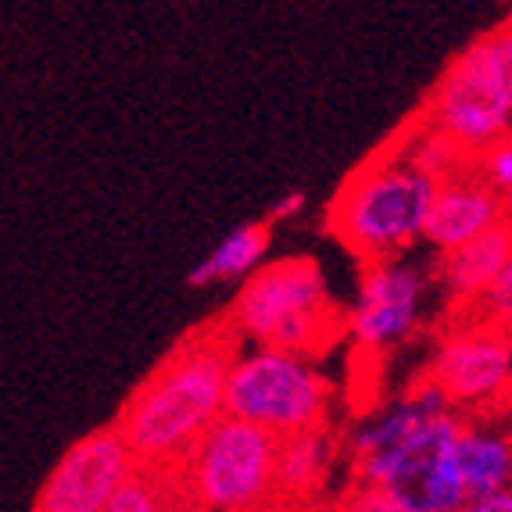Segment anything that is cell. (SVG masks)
Returning <instances> with one entry per match:
<instances>
[{"instance_id": "cell-6", "label": "cell", "mask_w": 512, "mask_h": 512, "mask_svg": "<svg viewBox=\"0 0 512 512\" xmlns=\"http://www.w3.org/2000/svg\"><path fill=\"white\" fill-rule=\"evenodd\" d=\"M280 441L265 430L222 416L176 466L194 512H248L276 495Z\"/></svg>"}, {"instance_id": "cell-10", "label": "cell", "mask_w": 512, "mask_h": 512, "mask_svg": "<svg viewBox=\"0 0 512 512\" xmlns=\"http://www.w3.org/2000/svg\"><path fill=\"white\" fill-rule=\"evenodd\" d=\"M430 273L402 258L362 265V283L355 308L348 312V333L355 351L384 359V351L402 344L419 323Z\"/></svg>"}, {"instance_id": "cell-16", "label": "cell", "mask_w": 512, "mask_h": 512, "mask_svg": "<svg viewBox=\"0 0 512 512\" xmlns=\"http://www.w3.org/2000/svg\"><path fill=\"white\" fill-rule=\"evenodd\" d=\"M104 512H194L176 466H137Z\"/></svg>"}, {"instance_id": "cell-17", "label": "cell", "mask_w": 512, "mask_h": 512, "mask_svg": "<svg viewBox=\"0 0 512 512\" xmlns=\"http://www.w3.org/2000/svg\"><path fill=\"white\" fill-rule=\"evenodd\" d=\"M473 169L480 172V180L495 190L505 205H512V133L487 147L480 158H473Z\"/></svg>"}, {"instance_id": "cell-21", "label": "cell", "mask_w": 512, "mask_h": 512, "mask_svg": "<svg viewBox=\"0 0 512 512\" xmlns=\"http://www.w3.org/2000/svg\"><path fill=\"white\" fill-rule=\"evenodd\" d=\"M459 512H512V487H509V491H498V495L480 498V502L462 505Z\"/></svg>"}, {"instance_id": "cell-9", "label": "cell", "mask_w": 512, "mask_h": 512, "mask_svg": "<svg viewBox=\"0 0 512 512\" xmlns=\"http://www.w3.org/2000/svg\"><path fill=\"white\" fill-rule=\"evenodd\" d=\"M133 470L137 459L129 455L119 430L111 423L97 427L79 437L47 473L33 512H104Z\"/></svg>"}, {"instance_id": "cell-19", "label": "cell", "mask_w": 512, "mask_h": 512, "mask_svg": "<svg viewBox=\"0 0 512 512\" xmlns=\"http://www.w3.org/2000/svg\"><path fill=\"white\" fill-rule=\"evenodd\" d=\"M480 308H484L491 319H498V323H505L512 330V262L505 265V273L495 280V287L484 294Z\"/></svg>"}, {"instance_id": "cell-7", "label": "cell", "mask_w": 512, "mask_h": 512, "mask_svg": "<svg viewBox=\"0 0 512 512\" xmlns=\"http://www.w3.org/2000/svg\"><path fill=\"white\" fill-rule=\"evenodd\" d=\"M412 380L434 387L452 409H491L512 380V330L480 305L448 312L430 362Z\"/></svg>"}, {"instance_id": "cell-24", "label": "cell", "mask_w": 512, "mask_h": 512, "mask_svg": "<svg viewBox=\"0 0 512 512\" xmlns=\"http://www.w3.org/2000/svg\"><path fill=\"white\" fill-rule=\"evenodd\" d=\"M305 512H333L330 505H312V509H305Z\"/></svg>"}, {"instance_id": "cell-20", "label": "cell", "mask_w": 512, "mask_h": 512, "mask_svg": "<svg viewBox=\"0 0 512 512\" xmlns=\"http://www.w3.org/2000/svg\"><path fill=\"white\" fill-rule=\"evenodd\" d=\"M301 212H305V194H301V190H291V194H283L280 201L269 208V215H265V226H276V222L298 219Z\"/></svg>"}, {"instance_id": "cell-2", "label": "cell", "mask_w": 512, "mask_h": 512, "mask_svg": "<svg viewBox=\"0 0 512 512\" xmlns=\"http://www.w3.org/2000/svg\"><path fill=\"white\" fill-rule=\"evenodd\" d=\"M437 183L434 172L412 158L409 140L398 129L337 187L326 205V233L362 265L391 262L423 240Z\"/></svg>"}, {"instance_id": "cell-12", "label": "cell", "mask_w": 512, "mask_h": 512, "mask_svg": "<svg viewBox=\"0 0 512 512\" xmlns=\"http://www.w3.org/2000/svg\"><path fill=\"white\" fill-rule=\"evenodd\" d=\"M509 262H512V212H505L491 230L473 237L470 244H462V248L448 251V255H437L434 273L448 287V294H452V312H466V308L480 305Z\"/></svg>"}, {"instance_id": "cell-8", "label": "cell", "mask_w": 512, "mask_h": 512, "mask_svg": "<svg viewBox=\"0 0 512 512\" xmlns=\"http://www.w3.org/2000/svg\"><path fill=\"white\" fill-rule=\"evenodd\" d=\"M462 434L459 412H437L423 419L416 434L380 466L373 477L405 512H459L466 491L455 473V444Z\"/></svg>"}, {"instance_id": "cell-5", "label": "cell", "mask_w": 512, "mask_h": 512, "mask_svg": "<svg viewBox=\"0 0 512 512\" xmlns=\"http://www.w3.org/2000/svg\"><path fill=\"white\" fill-rule=\"evenodd\" d=\"M333 387L312 362L258 348L240 355L226 380V416L273 434L276 441L330 427Z\"/></svg>"}, {"instance_id": "cell-11", "label": "cell", "mask_w": 512, "mask_h": 512, "mask_svg": "<svg viewBox=\"0 0 512 512\" xmlns=\"http://www.w3.org/2000/svg\"><path fill=\"white\" fill-rule=\"evenodd\" d=\"M505 212H512V205H505L502 197L480 180V172L473 169V162H466L452 176H444L437 183L423 240L434 244L437 255H448V251L462 248L473 237L491 230Z\"/></svg>"}, {"instance_id": "cell-15", "label": "cell", "mask_w": 512, "mask_h": 512, "mask_svg": "<svg viewBox=\"0 0 512 512\" xmlns=\"http://www.w3.org/2000/svg\"><path fill=\"white\" fill-rule=\"evenodd\" d=\"M265 248H269V226L265 222H244L240 230H233L222 240L219 248L205 258L201 265H194L187 276L190 287H208L219 280H240L251 276L262 262Z\"/></svg>"}, {"instance_id": "cell-14", "label": "cell", "mask_w": 512, "mask_h": 512, "mask_svg": "<svg viewBox=\"0 0 512 512\" xmlns=\"http://www.w3.org/2000/svg\"><path fill=\"white\" fill-rule=\"evenodd\" d=\"M455 473L466 491V505L512 487V430L487 427V419L462 416L455 444Z\"/></svg>"}, {"instance_id": "cell-13", "label": "cell", "mask_w": 512, "mask_h": 512, "mask_svg": "<svg viewBox=\"0 0 512 512\" xmlns=\"http://www.w3.org/2000/svg\"><path fill=\"white\" fill-rule=\"evenodd\" d=\"M344 455V434L337 427L308 430V434L287 437L276 452V498L312 509L333 477V466Z\"/></svg>"}, {"instance_id": "cell-18", "label": "cell", "mask_w": 512, "mask_h": 512, "mask_svg": "<svg viewBox=\"0 0 512 512\" xmlns=\"http://www.w3.org/2000/svg\"><path fill=\"white\" fill-rule=\"evenodd\" d=\"M333 512H405L402 505L387 495L384 487L362 484V480H348L341 498L330 505Z\"/></svg>"}, {"instance_id": "cell-4", "label": "cell", "mask_w": 512, "mask_h": 512, "mask_svg": "<svg viewBox=\"0 0 512 512\" xmlns=\"http://www.w3.org/2000/svg\"><path fill=\"white\" fill-rule=\"evenodd\" d=\"M419 119L462 158H480L512 133V15L466 43L419 104Z\"/></svg>"}, {"instance_id": "cell-3", "label": "cell", "mask_w": 512, "mask_h": 512, "mask_svg": "<svg viewBox=\"0 0 512 512\" xmlns=\"http://www.w3.org/2000/svg\"><path fill=\"white\" fill-rule=\"evenodd\" d=\"M233 330L258 348L294 359H323L348 333V312L330 298L316 258H280L258 265L226 308Z\"/></svg>"}, {"instance_id": "cell-22", "label": "cell", "mask_w": 512, "mask_h": 512, "mask_svg": "<svg viewBox=\"0 0 512 512\" xmlns=\"http://www.w3.org/2000/svg\"><path fill=\"white\" fill-rule=\"evenodd\" d=\"M248 512H305V509H298V505H291V502H283V498H269V502H262V505H255V509H248Z\"/></svg>"}, {"instance_id": "cell-23", "label": "cell", "mask_w": 512, "mask_h": 512, "mask_svg": "<svg viewBox=\"0 0 512 512\" xmlns=\"http://www.w3.org/2000/svg\"><path fill=\"white\" fill-rule=\"evenodd\" d=\"M491 412H502V416H512V380H509V387H505V391L498 394V402L491 405Z\"/></svg>"}, {"instance_id": "cell-1", "label": "cell", "mask_w": 512, "mask_h": 512, "mask_svg": "<svg viewBox=\"0 0 512 512\" xmlns=\"http://www.w3.org/2000/svg\"><path fill=\"white\" fill-rule=\"evenodd\" d=\"M240 341L230 316L219 312L190 326L133 387L111 427L137 466H180L212 423L226 416V380L240 359Z\"/></svg>"}]
</instances>
